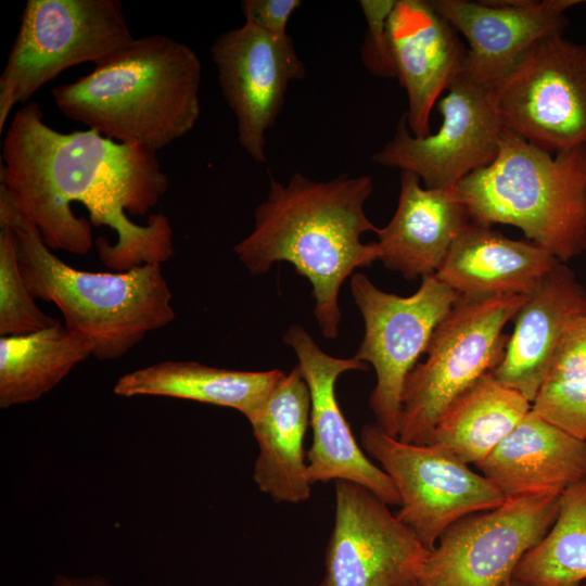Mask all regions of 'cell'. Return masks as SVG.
I'll return each instance as SVG.
<instances>
[{
    "instance_id": "1",
    "label": "cell",
    "mask_w": 586,
    "mask_h": 586,
    "mask_svg": "<svg viewBox=\"0 0 586 586\" xmlns=\"http://www.w3.org/2000/svg\"><path fill=\"white\" fill-rule=\"evenodd\" d=\"M0 168V187L52 251L88 253L94 225L116 233L115 243L95 240L99 259L110 269L163 264L173 256L167 216L150 214L143 225L128 217L150 213L168 190L155 151L93 129L54 130L29 101L5 131Z\"/></svg>"
},
{
    "instance_id": "2",
    "label": "cell",
    "mask_w": 586,
    "mask_h": 586,
    "mask_svg": "<svg viewBox=\"0 0 586 586\" xmlns=\"http://www.w3.org/2000/svg\"><path fill=\"white\" fill-rule=\"evenodd\" d=\"M372 191L368 175L316 181L294 173L286 183L271 177L253 230L233 247L253 276L278 262L292 264L311 283L314 315L326 339L339 335L342 283L355 269L381 259L377 242H361L364 233L378 230L365 212Z\"/></svg>"
},
{
    "instance_id": "3",
    "label": "cell",
    "mask_w": 586,
    "mask_h": 586,
    "mask_svg": "<svg viewBox=\"0 0 586 586\" xmlns=\"http://www.w3.org/2000/svg\"><path fill=\"white\" fill-rule=\"evenodd\" d=\"M201 78V61L189 46L149 35L54 87L52 97L64 116L88 129L157 152L195 127Z\"/></svg>"
},
{
    "instance_id": "4",
    "label": "cell",
    "mask_w": 586,
    "mask_h": 586,
    "mask_svg": "<svg viewBox=\"0 0 586 586\" xmlns=\"http://www.w3.org/2000/svg\"><path fill=\"white\" fill-rule=\"evenodd\" d=\"M0 225L14 234L25 283L35 298L53 303L66 328L100 360L117 359L149 332L175 319L162 264L94 272L64 263L0 188Z\"/></svg>"
},
{
    "instance_id": "5",
    "label": "cell",
    "mask_w": 586,
    "mask_h": 586,
    "mask_svg": "<svg viewBox=\"0 0 586 586\" xmlns=\"http://www.w3.org/2000/svg\"><path fill=\"white\" fill-rule=\"evenodd\" d=\"M454 190L474 225L518 227L561 263L586 250V145L552 156L505 128L495 160Z\"/></svg>"
},
{
    "instance_id": "6",
    "label": "cell",
    "mask_w": 586,
    "mask_h": 586,
    "mask_svg": "<svg viewBox=\"0 0 586 586\" xmlns=\"http://www.w3.org/2000/svg\"><path fill=\"white\" fill-rule=\"evenodd\" d=\"M526 296H458L434 329L425 360L406 379L397 436L402 442L429 444L451 400L501 362L510 336L504 328Z\"/></svg>"
},
{
    "instance_id": "7",
    "label": "cell",
    "mask_w": 586,
    "mask_h": 586,
    "mask_svg": "<svg viewBox=\"0 0 586 586\" xmlns=\"http://www.w3.org/2000/svg\"><path fill=\"white\" fill-rule=\"evenodd\" d=\"M135 39L119 0H28L0 76V132L16 104L63 71L101 64Z\"/></svg>"
},
{
    "instance_id": "8",
    "label": "cell",
    "mask_w": 586,
    "mask_h": 586,
    "mask_svg": "<svg viewBox=\"0 0 586 586\" xmlns=\"http://www.w3.org/2000/svg\"><path fill=\"white\" fill-rule=\"evenodd\" d=\"M349 286L365 323L354 358L373 367L377 383L369 406L377 424L397 437L406 379L459 295L435 275L423 277L410 296L382 291L359 272Z\"/></svg>"
},
{
    "instance_id": "9",
    "label": "cell",
    "mask_w": 586,
    "mask_h": 586,
    "mask_svg": "<svg viewBox=\"0 0 586 586\" xmlns=\"http://www.w3.org/2000/svg\"><path fill=\"white\" fill-rule=\"evenodd\" d=\"M504 128L547 152L586 145V46L551 34L494 89Z\"/></svg>"
},
{
    "instance_id": "10",
    "label": "cell",
    "mask_w": 586,
    "mask_h": 586,
    "mask_svg": "<svg viewBox=\"0 0 586 586\" xmlns=\"http://www.w3.org/2000/svg\"><path fill=\"white\" fill-rule=\"evenodd\" d=\"M360 443L397 489L396 515L429 551L460 519L507 500L491 480L436 445L402 442L377 423L361 428Z\"/></svg>"
},
{
    "instance_id": "11",
    "label": "cell",
    "mask_w": 586,
    "mask_h": 586,
    "mask_svg": "<svg viewBox=\"0 0 586 586\" xmlns=\"http://www.w3.org/2000/svg\"><path fill=\"white\" fill-rule=\"evenodd\" d=\"M493 89L463 63L440 100L438 130L415 137L404 115L394 137L372 155V161L411 171L426 188L454 189L466 176L491 164L498 153L505 128Z\"/></svg>"
},
{
    "instance_id": "12",
    "label": "cell",
    "mask_w": 586,
    "mask_h": 586,
    "mask_svg": "<svg viewBox=\"0 0 586 586\" xmlns=\"http://www.w3.org/2000/svg\"><path fill=\"white\" fill-rule=\"evenodd\" d=\"M560 495L507 499L450 525L429 551L418 586H501L555 523Z\"/></svg>"
},
{
    "instance_id": "13",
    "label": "cell",
    "mask_w": 586,
    "mask_h": 586,
    "mask_svg": "<svg viewBox=\"0 0 586 586\" xmlns=\"http://www.w3.org/2000/svg\"><path fill=\"white\" fill-rule=\"evenodd\" d=\"M428 555L386 502L361 485L335 481L324 556L330 586H416Z\"/></svg>"
},
{
    "instance_id": "14",
    "label": "cell",
    "mask_w": 586,
    "mask_h": 586,
    "mask_svg": "<svg viewBox=\"0 0 586 586\" xmlns=\"http://www.w3.org/2000/svg\"><path fill=\"white\" fill-rule=\"evenodd\" d=\"M221 94L237 120L239 144L266 162V133L275 125L291 81L306 68L291 36L273 37L249 22L221 33L211 47Z\"/></svg>"
},
{
    "instance_id": "15",
    "label": "cell",
    "mask_w": 586,
    "mask_h": 586,
    "mask_svg": "<svg viewBox=\"0 0 586 586\" xmlns=\"http://www.w3.org/2000/svg\"><path fill=\"white\" fill-rule=\"evenodd\" d=\"M282 340L294 351L297 367L310 393L313 443L306 455L310 483L353 482L366 487L388 506H399V496L392 479L365 455L341 411L335 394V384L342 373L367 371L369 366L354 357L337 358L327 354L298 324L290 326Z\"/></svg>"
},
{
    "instance_id": "16",
    "label": "cell",
    "mask_w": 586,
    "mask_h": 586,
    "mask_svg": "<svg viewBox=\"0 0 586 586\" xmlns=\"http://www.w3.org/2000/svg\"><path fill=\"white\" fill-rule=\"evenodd\" d=\"M436 10L468 42L464 66L493 88L540 38L563 34L581 0H436Z\"/></svg>"
},
{
    "instance_id": "17",
    "label": "cell",
    "mask_w": 586,
    "mask_h": 586,
    "mask_svg": "<svg viewBox=\"0 0 586 586\" xmlns=\"http://www.w3.org/2000/svg\"><path fill=\"white\" fill-rule=\"evenodd\" d=\"M387 42L394 78L407 94L408 128L415 137L429 136L432 109L462 68L467 48L432 1L423 0H396Z\"/></svg>"
},
{
    "instance_id": "18",
    "label": "cell",
    "mask_w": 586,
    "mask_h": 586,
    "mask_svg": "<svg viewBox=\"0 0 586 586\" xmlns=\"http://www.w3.org/2000/svg\"><path fill=\"white\" fill-rule=\"evenodd\" d=\"M586 311V291L563 263L556 265L526 296L513 318L501 362L492 371L505 386L533 403L570 321Z\"/></svg>"
},
{
    "instance_id": "19",
    "label": "cell",
    "mask_w": 586,
    "mask_h": 586,
    "mask_svg": "<svg viewBox=\"0 0 586 586\" xmlns=\"http://www.w3.org/2000/svg\"><path fill=\"white\" fill-rule=\"evenodd\" d=\"M469 222L454 189L422 187L416 174L400 171L396 211L375 231L380 260L407 280L435 275Z\"/></svg>"
},
{
    "instance_id": "20",
    "label": "cell",
    "mask_w": 586,
    "mask_h": 586,
    "mask_svg": "<svg viewBox=\"0 0 586 586\" xmlns=\"http://www.w3.org/2000/svg\"><path fill=\"white\" fill-rule=\"evenodd\" d=\"M475 466L506 499L561 495L586 477V441L569 434L531 409Z\"/></svg>"
},
{
    "instance_id": "21",
    "label": "cell",
    "mask_w": 586,
    "mask_h": 586,
    "mask_svg": "<svg viewBox=\"0 0 586 586\" xmlns=\"http://www.w3.org/2000/svg\"><path fill=\"white\" fill-rule=\"evenodd\" d=\"M310 393L298 367L285 373L247 420L258 445L253 479L275 502L310 497L304 437L310 424Z\"/></svg>"
},
{
    "instance_id": "22",
    "label": "cell",
    "mask_w": 586,
    "mask_h": 586,
    "mask_svg": "<svg viewBox=\"0 0 586 586\" xmlns=\"http://www.w3.org/2000/svg\"><path fill=\"white\" fill-rule=\"evenodd\" d=\"M559 263L531 241L470 221L435 276L464 297L528 295Z\"/></svg>"
},
{
    "instance_id": "23",
    "label": "cell",
    "mask_w": 586,
    "mask_h": 586,
    "mask_svg": "<svg viewBox=\"0 0 586 586\" xmlns=\"http://www.w3.org/2000/svg\"><path fill=\"white\" fill-rule=\"evenodd\" d=\"M284 374L278 369L243 371L165 360L125 373L113 391L123 397L164 396L233 408L249 419Z\"/></svg>"
},
{
    "instance_id": "24",
    "label": "cell",
    "mask_w": 586,
    "mask_h": 586,
    "mask_svg": "<svg viewBox=\"0 0 586 586\" xmlns=\"http://www.w3.org/2000/svg\"><path fill=\"white\" fill-rule=\"evenodd\" d=\"M519 392L487 372L470 384L441 415L430 443L461 461L476 464L485 459L531 411Z\"/></svg>"
},
{
    "instance_id": "25",
    "label": "cell",
    "mask_w": 586,
    "mask_h": 586,
    "mask_svg": "<svg viewBox=\"0 0 586 586\" xmlns=\"http://www.w3.org/2000/svg\"><path fill=\"white\" fill-rule=\"evenodd\" d=\"M88 356L86 343L60 320L34 332L0 336V407L39 399Z\"/></svg>"
},
{
    "instance_id": "26",
    "label": "cell",
    "mask_w": 586,
    "mask_h": 586,
    "mask_svg": "<svg viewBox=\"0 0 586 586\" xmlns=\"http://www.w3.org/2000/svg\"><path fill=\"white\" fill-rule=\"evenodd\" d=\"M522 586H581L586 581V477L563 491L549 531L517 564Z\"/></svg>"
},
{
    "instance_id": "27",
    "label": "cell",
    "mask_w": 586,
    "mask_h": 586,
    "mask_svg": "<svg viewBox=\"0 0 586 586\" xmlns=\"http://www.w3.org/2000/svg\"><path fill=\"white\" fill-rule=\"evenodd\" d=\"M23 278L12 229L0 225V335L24 334L55 324L43 313Z\"/></svg>"
},
{
    "instance_id": "28",
    "label": "cell",
    "mask_w": 586,
    "mask_h": 586,
    "mask_svg": "<svg viewBox=\"0 0 586 586\" xmlns=\"http://www.w3.org/2000/svg\"><path fill=\"white\" fill-rule=\"evenodd\" d=\"M532 409L569 434L586 441V379L544 385Z\"/></svg>"
},
{
    "instance_id": "29",
    "label": "cell",
    "mask_w": 586,
    "mask_h": 586,
    "mask_svg": "<svg viewBox=\"0 0 586 586\" xmlns=\"http://www.w3.org/2000/svg\"><path fill=\"white\" fill-rule=\"evenodd\" d=\"M395 2V0L359 1L368 26L361 59L366 67L380 77L394 78L387 42V20Z\"/></svg>"
},
{
    "instance_id": "30",
    "label": "cell",
    "mask_w": 586,
    "mask_h": 586,
    "mask_svg": "<svg viewBox=\"0 0 586 586\" xmlns=\"http://www.w3.org/2000/svg\"><path fill=\"white\" fill-rule=\"evenodd\" d=\"M584 379H586V311L577 315L566 326L544 385Z\"/></svg>"
},
{
    "instance_id": "31",
    "label": "cell",
    "mask_w": 586,
    "mask_h": 586,
    "mask_svg": "<svg viewBox=\"0 0 586 586\" xmlns=\"http://www.w3.org/2000/svg\"><path fill=\"white\" fill-rule=\"evenodd\" d=\"M300 0H243L241 11L245 22L273 37L288 36L286 26Z\"/></svg>"
},
{
    "instance_id": "32",
    "label": "cell",
    "mask_w": 586,
    "mask_h": 586,
    "mask_svg": "<svg viewBox=\"0 0 586 586\" xmlns=\"http://www.w3.org/2000/svg\"><path fill=\"white\" fill-rule=\"evenodd\" d=\"M53 586H111L103 578L95 576L90 578H73L59 575L53 582Z\"/></svg>"
},
{
    "instance_id": "33",
    "label": "cell",
    "mask_w": 586,
    "mask_h": 586,
    "mask_svg": "<svg viewBox=\"0 0 586 586\" xmlns=\"http://www.w3.org/2000/svg\"><path fill=\"white\" fill-rule=\"evenodd\" d=\"M501 586H522L512 578L508 579L506 583H504Z\"/></svg>"
},
{
    "instance_id": "34",
    "label": "cell",
    "mask_w": 586,
    "mask_h": 586,
    "mask_svg": "<svg viewBox=\"0 0 586 586\" xmlns=\"http://www.w3.org/2000/svg\"><path fill=\"white\" fill-rule=\"evenodd\" d=\"M319 586H330L329 583L323 578Z\"/></svg>"
},
{
    "instance_id": "35",
    "label": "cell",
    "mask_w": 586,
    "mask_h": 586,
    "mask_svg": "<svg viewBox=\"0 0 586 586\" xmlns=\"http://www.w3.org/2000/svg\"><path fill=\"white\" fill-rule=\"evenodd\" d=\"M583 586H586V583H585V585H583Z\"/></svg>"
},
{
    "instance_id": "36",
    "label": "cell",
    "mask_w": 586,
    "mask_h": 586,
    "mask_svg": "<svg viewBox=\"0 0 586 586\" xmlns=\"http://www.w3.org/2000/svg\"><path fill=\"white\" fill-rule=\"evenodd\" d=\"M416 586H418V585H416Z\"/></svg>"
}]
</instances>
